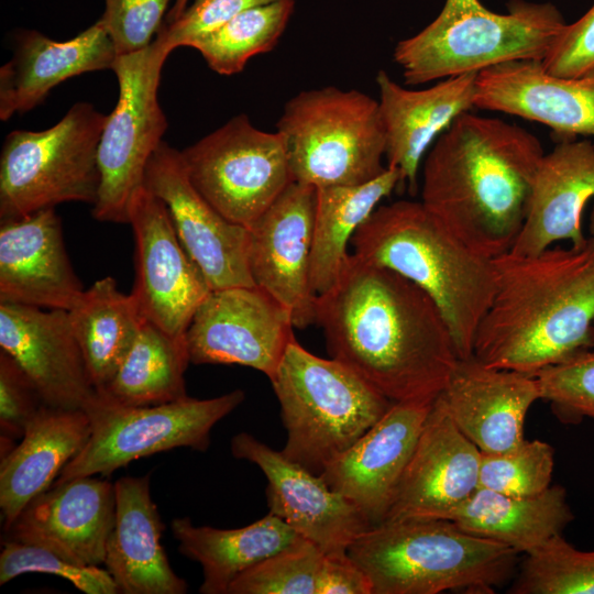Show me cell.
I'll use <instances>...</instances> for the list:
<instances>
[{"label": "cell", "instance_id": "277c9868", "mask_svg": "<svg viewBox=\"0 0 594 594\" xmlns=\"http://www.w3.org/2000/svg\"><path fill=\"white\" fill-rule=\"evenodd\" d=\"M352 254L416 284L435 301L460 360L473 355L495 292L493 258L466 246L421 201L378 206L354 233Z\"/></svg>", "mask_w": 594, "mask_h": 594}, {"label": "cell", "instance_id": "7a4b0ae2", "mask_svg": "<svg viewBox=\"0 0 594 594\" xmlns=\"http://www.w3.org/2000/svg\"><path fill=\"white\" fill-rule=\"evenodd\" d=\"M543 155L521 127L465 112L426 154L420 201L466 246L494 258L522 228Z\"/></svg>", "mask_w": 594, "mask_h": 594}, {"label": "cell", "instance_id": "ba28073f", "mask_svg": "<svg viewBox=\"0 0 594 594\" xmlns=\"http://www.w3.org/2000/svg\"><path fill=\"white\" fill-rule=\"evenodd\" d=\"M276 128L294 182L315 188L360 185L387 167L378 100L360 90L300 91L285 103Z\"/></svg>", "mask_w": 594, "mask_h": 594}, {"label": "cell", "instance_id": "ac0fdd59", "mask_svg": "<svg viewBox=\"0 0 594 594\" xmlns=\"http://www.w3.org/2000/svg\"><path fill=\"white\" fill-rule=\"evenodd\" d=\"M481 460L437 395L384 521L447 519L479 488Z\"/></svg>", "mask_w": 594, "mask_h": 594}, {"label": "cell", "instance_id": "5b68a950", "mask_svg": "<svg viewBox=\"0 0 594 594\" xmlns=\"http://www.w3.org/2000/svg\"><path fill=\"white\" fill-rule=\"evenodd\" d=\"M518 554L447 519L384 521L348 549L372 594H491L513 579Z\"/></svg>", "mask_w": 594, "mask_h": 594}, {"label": "cell", "instance_id": "8d00e7d4", "mask_svg": "<svg viewBox=\"0 0 594 594\" xmlns=\"http://www.w3.org/2000/svg\"><path fill=\"white\" fill-rule=\"evenodd\" d=\"M553 469L554 449L538 439H524L506 451L482 453L479 487L530 496L551 485Z\"/></svg>", "mask_w": 594, "mask_h": 594}, {"label": "cell", "instance_id": "7402d4cb", "mask_svg": "<svg viewBox=\"0 0 594 594\" xmlns=\"http://www.w3.org/2000/svg\"><path fill=\"white\" fill-rule=\"evenodd\" d=\"M84 288L55 208L0 223V302L69 310Z\"/></svg>", "mask_w": 594, "mask_h": 594}, {"label": "cell", "instance_id": "4dcf8cb0", "mask_svg": "<svg viewBox=\"0 0 594 594\" xmlns=\"http://www.w3.org/2000/svg\"><path fill=\"white\" fill-rule=\"evenodd\" d=\"M574 515L561 485L514 496L479 487L447 518L462 530L529 554L562 535Z\"/></svg>", "mask_w": 594, "mask_h": 594}, {"label": "cell", "instance_id": "484cf974", "mask_svg": "<svg viewBox=\"0 0 594 594\" xmlns=\"http://www.w3.org/2000/svg\"><path fill=\"white\" fill-rule=\"evenodd\" d=\"M116 58L114 44L101 19L66 41L35 30L21 32L11 59L0 68V120L34 109L54 87L72 77L111 69Z\"/></svg>", "mask_w": 594, "mask_h": 594}, {"label": "cell", "instance_id": "83f0119b", "mask_svg": "<svg viewBox=\"0 0 594 594\" xmlns=\"http://www.w3.org/2000/svg\"><path fill=\"white\" fill-rule=\"evenodd\" d=\"M116 517L105 569L121 594H184L187 583L172 569L163 544L165 526L150 492V474L114 482Z\"/></svg>", "mask_w": 594, "mask_h": 594}, {"label": "cell", "instance_id": "d6a6232c", "mask_svg": "<svg viewBox=\"0 0 594 594\" xmlns=\"http://www.w3.org/2000/svg\"><path fill=\"white\" fill-rule=\"evenodd\" d=\"M68 311L96 389L111 381L146 320L134 297L106 276L84 289Z\"/></svg>", "mask_w": 594, "mask_h": 594}, {"label": "cell", "instance_id": "f546056e", "mask_svg": "<svg viewBox=\"0 0 594 594\" xmlns=\"http://www.w3.org/2000/svg\"><path fill=\"white\" fill-rule=\"evenodd\" d=\"M170 529L178 551L202 568V594H227L231 583L245 571L307 541L271 513L233 529L195 526L187 517L173 519Z\"/></svg>", "mask_w": 594, "mask_h": 594}, {"label": "cell", "instance_id": "6da1fadb", "mask_svg": "<svg viewBox=\"0 0 594 594\" xmlns=\"http://www.w3.org/2000/svg\"><path fill=\"white\" fill-rule=\"evenodd\" d=\"M317 323L330 356L393 403L435 399L460 361L430 296L352 253L337 284L318 296Z\"/></svg>", "mask_w": 594, "mask_h": 594}, {"label": "cell", "instance_id": "f6af8a7d", "mask_svg": "<svg viewBox=\"0 0 594 594\" xmlns=\"http://www.w3.org/2000/svg\"><path fill=\"white\" fill-rule=\"evenodd\" d=\"M318 594H372L371 583L346 554L326 556Z\"/></svg>", "mask_w": 594, "mask_h": 594}, {"label": "cell", "instance_id": "bcb514c9", "mask_svg": "<svg viewBox=\"0 0 594 594\" xmlns=\"http://www.w3.org/2000/svg\"><path fill=\"white\" fill-rule=\"evenodd\" d=\"M190 0H174L170 11L167 13V22L170 23L178 19L189 6Z\"/></svg>", "mask_w": 594, "mask_h": 594}, {"label": "cell", "instance_id": "836d02e7", "mask_svg": "<svg viewBox=\"0 0 594 594\" xmlns=\"http://www.w3.org/2000/svg\"><path fill=\"white\" fill-rule=\"evenodd\" d=\"M190 363L185 338L145 320L118 371L101 391L128 406H152L187 397Z\"/></svg>", "mask_w": 594, "mask_h": 594}, {"label": "cell", "instance_id": "60d3db41", "mask_svg": "<svg viewBox=\"0 0 594 594\" xmlns=\"http://www.w3.org/2000/svg\"><path fill=\"white\" fill-rule=\"evenodd\" d=\"M170 0H106L101 21L114 44L117 56L147 47L161 28Z\"/></svg>", "mask_w": 594, "mask_h": 594}, {"label": "cell", "instance_id": "2e32d148", "mask_svg": "<svg viewBox=\"0 0 594 594\" xmlns=\"http://www.w3.org/2000/svg\"><path fill=\"white\" fill-rule=\"evenodd\" d=\"M315 210L316 188L293 182L249 227L252 279L289 311L298 329L317 323L310 283Z\"/></svg>", "mask_w": 594, "mask_h": 594}, {"label": "cell", "instance_id": "9a60e30c", "mask_svg": "<svg viewBox=\"0 0 594 594\" xmlns=\"http://www.w3.org/2000/svg\"><path fill=\"white\" fill-rule=\"evenodd\" d=\"M143 186L165 205L174 230L210 288L255 286L248 261L249 228L224 218L191 183L182 153L162 142Z\"/></svg>", "mask_w": 594, "mask_h": 594}, {"label": "cell", "instance_id": "52a82bcc", "mask_svg": "<svg viewBox=\"0 0 594 594\" xmlns=\"http://www.w3.org/2000/svg\"><path fill=\"white\" fill-rule=\"evenodd\" d=\"M270 381L287 435L282 453L318 475L393 404L346 365L296 339Z\"/></svg>", "mask_w": 594, "mask_h": 594}, {"label": "cell", "instance_id": "8992f818", "mask_svg": "<svg viewBox=\"0 0 594 594\" xmlns=\"http://www.w3.org/2000/svg\"><path fill=\"white\" fill-rule=\"evenodd\" d=\"M551 3L513 0L506 13L480 0H446L438 16L393 53L407 85L426 84L515 61H542L565 26Z\"/></svg>", "mask_w": 594, "mask_h": 594}, {"label": "cell", "instance_id": "1f68e13d", "mask_svg": "<svg viewBox=\"0 0 594 594\" xmlns=\"http://www.w3.org/2000/svg\"><path fill=\"white\" fill-rule=\"evenodd\" d=\"M400 185L399 169L386 167L364 184L316 188L310 283L317 296L337 284L351 255L348 246L354 233Z\"/></svg>", "mask_w": 594, "mask_h": 594}, {"label": "cell", "instance_id": "e0dca14e", "mask_svg": "<svg viewBox=\"0 0 594 594\" xmlns=\"http://www.w3.org/2000/svg\"><path fill=\"white\" fill-rule=\"evenodd\" d=\"M235 459L260 468L267 480L271 514L282 518L300 537L326 556H344L370 524L361 510L322 477L290 461L248 432L231 440Z\"/></svg>", "mask_w": 594, "mask_h": 594}, {"label": "cell", "instance_id": "cb8c5ba5", "mask_svg": "<svg viewBox=\"0 0 594 594\" xmlns=\"http://www.w3.org/2000/svg\"><path fill=\"white\" fill-rule=\"evenodd\" d=\"M460 431L482 453L506 451L521 442L527 414L541 399L535 375L460 360L438 394Z\"/></svg>", "mask_w": 594, "mask_h": 594}, {"label": "cell", "instance_id": "7c38bea8", "mask_svg": "<svg viewBox=\"0 0 594 594\" xmlns=\"http://www.w3.org/2000/svg\"><path fill=\"white\" fill-rule=\"evenodd\" d=\"M180 153L198 191L246 228L294 182L280 134L256 128L243 113Z\"/></svg>", "mask_w": 594, "mask_h": 594}, {"label": "cell", "instance_id": "e575fe53", "mask_svg": "<svg viewBox=\"0 0 594 594\" xmlns=\"http://www.w3.org/2000/svg\"><path fill=\"white\" fill-rule=\"evenodd\" d=\"M295 4L296 0H277L250 8L218 29L196 37L187 47L198 51L215 73L239 74L252 57L275 47Z\"/></svg>", "mask_w": 594, "mask_h": 594}, {"label": "cell", "instance_id": "ffe728a7", "mask_svg": "<svg viewBox=\"0 0 594 594\" xmlns=\"http://www.w3.org/2000/svg\"><path fill=\"white\" fill-rule=\"evenodd\" d=\"M0 349L45 406L82 409L96 391L67 310L0 302Z\"/></svg>", "mask_w": 594, "mask_h": 594}, {"label": "cell", "instance_id": "8fae6325", "mask_svg": "<svg viewBox=\"0 0 594 594\" xmlns=\"http://www.w3.org/2000/svg\"><path fill=\"white\" fill-rule=\"evenodd\" d=\"M172 52L157 34L147 47L117 56L112 65L119 97L98 146L101 180L92 206L98 221L129 222L132 198L143 186L147 163L167 129L157 92L163 66Z\"/></svg>", "mask_w": 594, "mask_h": 594}, {"label": "cell", "instance_id": "44dd1931", "mask_svg": "<svg viewBox=\"0 0 594 594\" xmlns=\"http://www.w3.org/2000/svg\"><path fill=\"white\" fill-rule=\"evenodd\" d=\"M114 517V483L79 476L54 483L33 498L4 531V540L40 546L79 564L101 565Z\"/></svg>", "mask_w": 594, "mask_h": 594}, {"label": "cell", "instance_id": "9c48e42d", "mask_svg": "<svg viewBox=\"0 0 594 594\" xmlns=\"http://www.w3.org/2000/svg\"><path fill=\"white\" fill-rule=\"evenodd\" d=\"M107 118L92 103L79 101L46 130L10 132L0 155V221L64 202L94 206Z\"/></svg>", "mask_w": 594, "mask_h": 594}, {"label": "cell", "instance_id": "4316f807", "mask_svg": "<svg viewBox=\"0 0 594 594\" xmlns=\"http://www.w3.org/2000/svg\"><path fill=\"white\" fill-rule=\"evenodd\" d=\"M594 198V144L561 140L540 161L527 217L510 250L538 254L560 241L581 245L586 204Z\"/></svg>", "mask_w": 594, "mask_h": 594}, {"label": "cell", "instance_id": "d590c367", "mask_svg": "<svg viewBox=\"0 0 594 594\" xmlns=\"http://www.w3.org/2000/svg\"><path fill=\"white\" fill-rule=\"evenodd\" d=\"M508 593L594 594V550H579L559 535L526 554Z\"/></svg>", "mask_w": 594, "mask_h": 594}, {"label": "cell", "instance_id": "f35d334b", "mask_svg": "<svg viewBox=\"0 0 594 594\" xmlns=\"http://www.w3.org/2000/svg\"><path fill=\"white\" fill-rule=\"evenodd\" d=\"M25 573L61 576L86 594L119 593L112 576L100 565L79 564L40 546L4 540L0 553V585Z\"/></svg>", "mask_w": 594, "mask_h": 594}, {"label": "cell", "instance_id": "c3c4849f", "mask_svg": "<svg viewBox=\"0 0 594 594\" xmlns=\"http://www.w3.org/2000/svg\"><path fill=\"white\" fill-rule=\"evenodd\" d=\"M593 339H594V327H593Z\"/></svg>", "mask_w": 594, "mask_h": 594}, {"label": "cell", "instance_id": "ee69618b", "mask_svg": "<svg viewBox=\"0 0 594 594\" xmlns=\"http://www.w3.org/2000/svg\"><path fill=\"white\" fill-rule=\"evenodd\" d=\"M541 63L547 73L560 77L594 69V3L579 20L565 24Z\"/></svg>", "mask_w": 594, "mask_h": 594}, {"label": "cell", "instance_id": "7dc6e473", "mask_svg": "<svg viewBox=\"0 0 594 594\" xmlns=\"http://www.w3.org/2000/svg\"><path fill=\"white\" fill-rule=\"evenodd\" d=\"M588 232H590L588 238H591L594 241V204H593L591 216H590Z\"/></svg>", "mask_w": 594, "mask_h": 594}, {"label": "cell", "instance_id": "b9f144b4", "mask_svg": "<svg viewBox=\"0 0 594 594\" xmlns=\"http://www.w3.org/2000/svg\"><path fill=\"white\" fill-rule=\"evenodd\" d=\"M43 402L25 372L0 350L1 453H8L21 439Z\"/></svg>", "mask_w": 594, "mask_h": 594}, {"label": "cell", "instance_id": "3957f363", "mask_svg": "<svg viewBox=\"0 0 594 594\" xmlns=\"http://www.w3.org/2000/svg\"><path fill=\"white\" fill-rule=\"evenodd\" d=\"M495 292L473 344L488 367L535 375L594 346V241L493 258Z\"/></svg>", "mask_w": 594, "mask_h": 594}, {"label": "cell", "instance_id": "ab89813d", "mask_svg": "<svg viewBox=\"0 0 594 594\" xmlns=\"http://www.w3.org/2000/svg\"><path fill=\"white\" fill-rule=\"evenodd\" d=\"M541 399L550 402L560 418L594 420V346L535 374Z\"/></svg>", "mask_w": 594, "mask_h": 594}, {"label": "cell", "instance_id": "30bf717a", "mask_svg": "<svg viewBox=\"0 0 594 594\" xmlns=\"http://www.w3.org/2000/svg\"><path fill=\"white\" fill-rule=\"evenodd\" d=\"M245 398L242 389L208 399L185 397L152 406L123 405L96 389L84 406L91 432L55 483L107 477L134 460L177 448L207 451L211 429Z\"/></svg>", "mask_w": 594, "mask_h": 594}, {"label": "cell", "instance_id": "603a6c76", "mask_svg": "<svg viewBox=\"0 0 594 594\" xmlns=\"http://www.w3.org/2000/svg\"><path fill=\"white\" fill-rule=\"evenodd\" d=\"M475 108L539 122L561 140L594 136V69L560 77L540 61L499 64L477 73Z\"/></svg>", "mask_w": 594, "mask_h": 594}, {"label": "cell", "instance_id": "7bdbcfd3", "mask_svg": "<svg viewBox=\"0 0 594 594\" xmlns=\"http://www.w3.org/2000/svg\"><path fill=\"white\" fill-rule=\"evenodd\" d=\"M277 0H194L184 13L161 28L160 34L174 51L187 46L196 37L209 33L243 11Z\"/></svg>", "mask_w": 594, "mask_h": 594}, {"label": "cell", "instance_id": "5bb4252c", "mask_svg": "<svg viewBox=\"0 0 594 594\" xmlns=\"http://www.w3.org/2000/svg\"><path fill=\"white\" fill-rule=\"evenodd\" d=\"M128 223L135 241L132 296L147 321L185 338L197 308L212 289L182 245L165 205L144 186L132 198Z\"/></svg>", "mask_w": 594, "mask_h": 594}, {"label": "cell", "instance_id": "f1b7e54d", "mask_svg": "<svg viewBox=\"0 0 594 594\" xmlns=\"http://www.w3.org/2000/svg\"><path fill=\"white\" fill-rule=\"evenodd\" d=\"M91 432L84 409L43 405L20 443L0 462V508L4 531L26 505L47 491L85 447Z\"/></svg>", "mask_w": 594, "mask_h": 594}, {"label": "cell", "instance_id": "d4e9b609", "mask_svg": "<svg viewBox=\"0 0 594 594\" xmlns=\"http://www.w3.org/2000/svg\"><path fill=\"white\" fill-rule=\"evenodd\" d=\"M477 73L449 77L420 90L407 89L385 70L376 75L387 167H396L410 194L418 188L422 158L461 114L475 108Z\"/></svg>", "mask_w": 594, "mask_h": 594}, {"label": "cell", "instance_id": "d6986e66", "mask_svg": "<svg viewBox=\"0 0 594 594\" xmlns=\"http://www.w3.org/2000/svg\"><path fill=\"white\" fill-rule=\"evenodd\" d=\"M432 402L393 403L320 474L331 490L361 510L371 527L386 519Z\"/></svg>", "mask_w": 594, "mask_h": 594}, {"label": "cell", "instance_id": "74e56055", "mask_svg": "<svg viewBox=\"0 0 594 594\" xmlns=\"http://www.w3.org/2000/svg\"><path fill=\"white\" fill-rule=\"evenodd\" d=\"M324 558L305 541L242 573L227 594H318Z\"/></svg>", "mask_w": 594, "mask_h": 594}, {"label": "cell", "instance_id": "4fadbf2b", "mask_svg": "<svg viewBox=\"0 0 594 594\" xmlns=\"http://www.w3.org/2000/svg\"><path fill=\"white\" fill-rule=\"evenodd\" d=\"M289 311L257 286L211 290L185 340L190 363L238 364L272 380L296 339Z\"/></svg>", "mask_w": 594, "mask_h": 594}]
</instances>
